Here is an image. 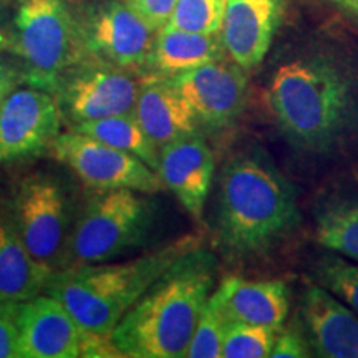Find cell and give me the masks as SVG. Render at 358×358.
Here are the masks:
<instances>
[{"mask_svg": "<svg viewBox=\"0 0 358 358\" xmlns=\"http://www.w3.org/2000/svg\"><path fill=\"white\" fill-rule=\"evenodd\" d=\"M315 237L330 252L358 262V199L332 201L315 217Z\"/></svg>", "mask_w": 358, "mask_h": 358, "instance_id": "obj_22", "label": "cell"}, {"mask_svg": "<svg viewBox=\"0 0 358 358\" xmlns=\"http://www.w3.org/2000/svg\"><path fill=\"white\" fill-rule=\"evenodd\" d=\"M20 302H0V358H22L17 322Z\"/></svg>", "mask_w": 358, "mask_h": 358, "instance_id": "obj_27", "label": "cell"}, {"mask_svg": "<svg viewBox=\"0 0 358 358\" xmlns=\"http://www.w3.org/2000/svg\"><path fill=\"white\" fill-rule=\"evenodd\" d=\"M214 171L216 159L203 133L179 138L159 150L158 174L164 189L171 191L196 221H203Z\"/></svg>", "mask_w": 358, "mask_h": 358, "instance_id": "obj_14", "label": "cell"}, {"mask_svg": "<svg viewBox=\"0 0 358 358\" xmlns=\"http://www.w3.org/2000/svg\"><path fill=\"white\" fill-rule=\"evenodd\" d=\"M133 113L158 150L179 138L204 131L185 98L168 77L161 75H146Z\"/></svg>", "mask_w": 358, "mask_h": 358, "instance_id": "obj_17", "label": "cell"}, {"mask_svg": "<svg viewBox=\"0 0 358 358\" xmlns=\"http://www.w3.org/2000/svg\"><path fill=\"white\" fill-rule=\"evenodd\" d=\"M194 248L192 237H182L131 261L64 267L50 275L45 292L64 303L85 332L111 337L124 313Z\"/></svg>", "mask_w": 358, "mask_h": 358, "instance_id": "obj_4", "label": "cell"}, {"mask_svg": "<svg viewBox=\"0 0 358 358\" xmlns=\"http://www.w3.org/2000/svg\"><path fill=\"white\" fill-rule=\"evenodd\" d=\"M53 271L27 250L12 222L0 219V302H25L45 292Z\"/></svg>", "mask_w": 358, "mask_h": 358, "instance_id": "obj_20", "label": "cell"}, {"mask_svg": "<svg viewBox=\"0 0 358 358\" xmlns=\"http://www.w3.org/2000/svg\"><path fill=\"white\" fill-rule=\"evenodd\" d=\"M12 226L38 262L53 272L69 264L71 214L57 178L35 173L20 182L12 203Z\"/></svg>", "mask_w": 358, "mask_h": 358, "instance_id": "obj_7", "label": "cell"}, {"mask_svg": "<svg viewBox=\"0 0 358 358\" xmlns=\"http://www.w3.org/2000/svg\"><path fill=\"white\" fill-rule=\"evenodd\" d=\"M213 295V294H211ZM229 320L224 315L221 307L209 297L203 313H201L194 335H192L187 358H219L222 353L224 335H226Z\"/></svg>", "mask_w": 358, "mask_h": 358, "instance_id": "obj_25", "label": "cell"}, {"mask_svg": "<svg viewBox=\"0 0 358 358\" xmlns=\"http://www.w3.org/2000/svg\"><path fill=\"white\" fill-rule=\"evenodd\" d=\"M146 75L92 58L64 71L50 93L55 95L64 118L75 127L133 113Z\"/></svg>", "mask_w": 358, "mask_h": 358, "instance_id": "obj_8", "label": "cell"}, {"mask_svg": "<svg viewBox=\"0 0 358 358\" xmlns=\"http://www.w3.org/2000/svg\"><path fill=\"white\" fill-rule=\"evenodd\" d=\"M302 315L312 350L322 358H358V315L319 284L308 285Z\"/></svg>", "mask_w": 358, "mask_h": 358, "instance_id": "obj_16", "label": "cell"}, {"mask_svg": "<svg viewBox=\"0 0 358 358\" xmlns=\"http://www.w3.org/2000/svg\"><path fill=\"white\" fill-rule=\"evenodd\" d=\"M71 129L88 134V136L106 143V145L113 146L116 150L127 151V153L145 161L148 166L153 168L155 171H158L159 150L148 138V134L141 128L134 113L85 122L75 124Z\"/></svg>", "mask_w": 358, "mask_h": 358, "instance_id": "obj_21", "label": "cell"}, {"mask_svg": "<svg viewBox=\"0 0 358 358\" xmlns=\"http://www.w3.org/2000/svg\"><path fill=\"white\" fill-rule=\"evenodd\" d=\"M0 48H2V43H0Z\"/></svg>", "mask_w": 358, "mask_h": 358, "instance_id": "obj_33", "label": "cell"}, {"mask_svg": "<svg viewBox=\"0 0 358 358\" xmlns=\"http://www.w3.org/2000/svg\"><path fill=\"white\" fill-rule=\"evenodd\" d=\"M267 108L299 153L330 158L358 140V66L332 50L285 62L266 90Z\"/></svg>", "mask_w": 358, "mask_h": 358, "instance_id": "obj_1", "label": "cell"}, {"mask_svg": "<svg viewBox=\"0 0 358 358\" xmlns=\"http://www.w3.org/2000/svg\"><path fill=\"white\" fill-rule=\"evenodd\" d=\"M153 214L151 204L134 189L100 191L73 224L69 264L110 262L145 243Z\"/></svg>", "mask_w": 358, "mask_h": 358, "instance_id": "obj_6", "label": "cell"}, {"mask_svg": "<svg viewBox=\"0 0 358 358\" xmlns=\"http://www.w3.org/2000/svg\"><path fill=\"white\" fill-rule=\"evenodd\" d=\"M216 261L194 248L146 290L111 334L131 358H185L201 313L211 297Z\"/></svg>", "mask_w": 358, "mask_h": 358, "instance_id": "obj_3", "label": "cell"}, {"mask_svg": "<svg viewBox=\"0 0 358 358\" xmlns=\"http://www.w3.org/2000/svg\"><path fill=\"white\" fill-rule=\"evenodd\" d=\"M10 47L25 64L27 83L50 92L64 71L88 60L80 22L65 0H20Z\"/></svg>", "mask_w": 358, "mask_h": 358, "instance_id": "obj_5", "label": "cell"}, {"mask_svg": "<svg viewBox=\"0 0 358 358\" xmlns=\"http://www.w3.org/2000/svg\"><path fill=\"white\" fill-rule=\"evenodd\" d=\"M176 92L185 98L201 128L208 131L231 128L244 113L248 103L245 70L226 58L169 77Z\"/></svg>", "mask_w": 358, "mask_h": 358, "instance_id": "obj_12", "label": "cell"}, {"mask_svg": "<svg viewBox=\"0 0 358 358\" xmlns=\"http://www.w3.org/2000/svg\"><path fill=\"white\" fill-rule=\"evenodd\" d=\"M297 191L262 151H243L224 164L217 186L216 237L234 261L275 250L301 224Z\"/></svg>", "mask_w": 358, "mask_h": 358, "instance_id": "obj_2", "label": "cell"}, {"mask_svg": "<svg viewBox=\"0 0 358 358\" xmlns=\"http://www.w3.org/2000/svg\"><path fill=\"white\" fill-rule=\"evenodd\" d=\"M280 17V0H226L221 38L226 55L245 71L266 58Z\"/></svg>", "mask_w": 358, "mask_h": 358, "instance_id": "obj_15", "label": "cell"}, {"mask_svg": "<svg viewBox=\"0 0 358 358\" xmlns=\"http://www.w3.org/2000/svg\"><path fill=\"white\" fill-rule=\"evenodd\" d=\"M24 83H27L25 69H19L6 60H0V105L6 101L13 90Z\"/></svg>", "mask_w": 358, "mask_h": 358, "instance_id": "obj_30", "label": "cell"}, {"mask_svg": "<svg viewBox=\"0 0 358 358\" xmlns=\"http://www.w3.org/2000/svg\"><path fill=\"white\" fill-rule=\"evenodd\" d=\"M50 155L83 185L96 191L127 187L155 194L164 189L158 171L145 161L75 129L58 134Z\"/></svg>", "mask_w": 358, "mask_h": 358, "instance_id": "obj_9", "label": "cell"}, {"mask_svg": "<svg viewBox=\"0 0 358 358\" xmlns=\"http://www.w3.org/2000/svg\"><path fill=\"white\" fill-rule=\"evenodd\" d=\"M317 284L334 294L358 315V262L340 254L322 256L315 266Z\"/></svg>", "mask_w": 358, "mask_h": 358, "instance_id": "obj_23", "label": "cell"}, {"mask_svg": "<svg viewBox=\"0 0 358 358\" xmlns=\"http://www.w3.org/2000/svg\"><path fill=\"white\" fill-rule=\"evenodd\" d=\"M7 22V0H0V43L8 45V38L2 35V29Z\"/></svg>", "mask_w": 358, "mask_h": 358, "instance_id": "obj_32", "label": "cell"}, {"mask_svg": "<svg viewBox=\"0 0 358 358\" xmlns=\"http://www.w3.org/2000/svg\"><path fill=\"white\" fill-rule=\"evenodd\" d=\"M64 113L48 90L24 83L0 105V163L50 151L62 133Z\"/></svg>", "mask_w": 358, "mask_h": 358, "instance_id": "obj_11", "label": "cell"}, {"mask_svg": "<svg viewBox=\"0 0 358 358\" xmlns=\"http://www.w3.org/2000/svg\"><path fill=\"white\" fill-rule=\"evenodd\" d=\"M211 297L229 322L280 330L289 313V289L282 280L226 277Z\"/></svg>", "mask_w": 358, "mask_h": 358, "instance_id": "obj_18", "label": "cell"}, {"mask_svg": "<svg viewBox=\"0 0 358 358\" xmlns=\"http://www.w3.org/2000/svg\"><path fill=\"white\" fill-rule=\"evenodd\" d=\"M22 358L82 357L83 330L64 303L40 294L19 303Z\"/></svg>", "mask_w": 358, "mask_h": 358, "instance_id": "obj_13", "label": "cell"}, {"mask_svg": "<svg viewBox=\"0 0 358 358\" xmlns=\"http://www.w3.org/2000/svg\"><path fill=\"white\" fill-rule=\"evenodd\" d=\"M226 0H178L168 24L198 34H221Z\"/></svg>", "mask_w": 358, "mask_h": 358, "instance_id": "obj_26", "label": "cell"}, {"mask_svg": "<svg viewBox=\"0 0 358 358\" xmlns=\"http://www.w3.org/2000/svg\"><path fill=\"white\" fill-rule=\"evenodd\" d=\"M312 347L307 335L299 327H289L284 332H277L274 347H272V358H306L312 355Z\"/></svg>", "mask_w": 358, "mask_h": 358, "instance_id": "obj_28", "label": "cell"}, {"mask_svg": "<svg viewBox=\"0 0 358 358\" xmlns=\"http://www.w3.org/2000/svg\"><path fill=\"white\" fill-rule=\"evenodd\" d=\"M277 332L262 325L229 322L224 335L221 358H264L271 357Z\"/></svg>", "mask_w": 358, "mask_h": 358, "instance_id": "obj_24", "label": "cell"}, {"mask_svg": "<svg viewBox=\"0 0 358 358\" xmlns=\"http://www.w3.org/2000/svg\"><path fill=\"white\" fill-rule=\"evenodd\" d=\"M330 2L337 10L345 13L348 19L358 25V0H330Z\"/></svg>", "mask_w": 358, "mask_h": 358, "instance_id": "obj_31", "label": "cell"}, {"mask_svg": "<svg viewBox=\"0 0 358 358\" xmlns=\"http://www.w3.org/2000/svg\"><path fill=\"white\" fill-rule=\"evenodd\" d=\"M176 2L178 0H131L133 6L156 30L168 24L174 7H176Z\"/></svg>", "mask_w": 358, "mask_h": 358, "instance_id": "obj_29", "label": "cell"}, {"mask_svg": "<svg viewBox=\"0 0 358 358\" xmlns=\"http://www.w3.org/2000/svg\"><path fill=\"white\" fill-rule=\"evenodd\" d=\"M221 34H198L166 24L156 35L148 73L176 77L209 62L226 58Z\"/></svg>", "mask_w": 358, "mask_h": 358, "instance_id": "obj_19", "label": "cell"}, {"mask_svg": "<svg viewBox=\"0 0 358 358\" xmlns=\"http://www.w3.org/2000/svg\"><path fill=\"white\" fill-rule=\"evenodd\" d=\"M90 58L120 69L148 71L158 30L131 0H103L80 22Z\"/></svg>", "mask_w": 358, "mask_h": 358, "instance_id": "obj_10", "label": "cell"}]
</instances>
